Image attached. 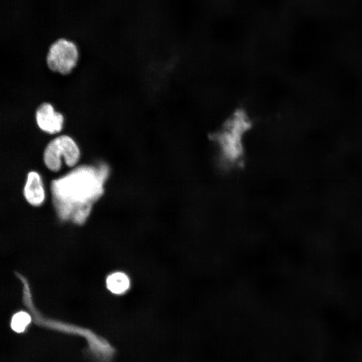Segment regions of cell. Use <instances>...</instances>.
<instances>
[{
    "mask_svg": "<svg viewBox=\"0 0 362 362\" xmlns=\"http://www.w3.org/2000/svg\"><path fill=\"white\" fill-rule=\"evenodd\" d=\"M23 195L26 201L34 207L41 206L45 199V192L41 177L35 171L27 174L23 189Z\"/></svg>",
    "mask_w": 362,
    "mask_h": 362,
    "instance_id": "cell-5",
    "label": "cell"
},
{
    "mask_svg": "<svg viewBox=\"0 0 362 362\" xmlns=\"http://www.w3.org/2000/svg\"><path fill=\"white\" fill-rule=\"evenodd\" d=\"M108 289L115 294L126 293L130 288V281L128 276L124 273L118 272L110 275L107 280Z\"/></svg>",
    "mask_w": 362,
    "mask_h": 362,
    "instance_id": "cell-6",
    "label": "cell"
},
{
    "mask_svg": "<svg viewBox=\"0 0 362 362\" xmlns=\"http://www.w3.org/2000/svg\"><path fill=\"white\" fill-rule=\"evenodd\" d=\"M79 52L72 41L61 38L50 46L46 62L48 68L54 72L67 75L77 65Z\"/></svg>",
    "mask_w": 362,
    "mask_h": 362,
    "instance_id": "cell-3",
    "label": "cell"
},
{
    "mask_svg": "<svg viewBox=\"0 0 362 362\" xmlns=\"http://www.w3.org/2000/svg\"><path fill=\"white\" fill-rule=\"evenodd\" d=\"M80 157L78 146L72 138L67 135H59L51 140L45 148L43 156L46 167L54 172L60 170L62 159L67 166L73 167Z\"/></svg>",
    "mask_w": 362,
    "mask_h": 362,
    "instance_id": "cell-2",
    "label": "cell"
},
{
    "mask_svg": "<svg viewBox=\"0 0 362 362\" xmlns=\"http://www.w3.org/2000/svg\"><path fill=\"white\" fill-rule=\"evenodd\" d=\"M35 119L39 129L50 134L61 132L64 122L63 115L56 111L52 104L48 102L42 103L37 107Z\"/></svg>",
    "mask_w": 362,
    "mask_h": 362,
    "instance_id": "cell-4",
    "label": "cell"
},
{
    "mask_svg": "<svg viewBox=\"0 0 362 362\" xmlns=\"http://www.w3.org/2000/svg\"><path fill=\"white\" fill-rule=\"evenodd\" d=\"M108 170L104 165H82L53 180L51 191L54 206L59 218L83 223L93 204L102 196Z\"/></svg>",
    "mask_w": 362,
    "mask_h": 362,
    "instance_id": "cell-1",
    "label": "cell"
},
{
    "mask_svg": "<svg viewBox=\"0 0 362 362\" xmlns=\"http://www.w3.org/2000/svg\"><path fill=\"white\" fill-rule=\"evenodd\" d=\"M31 321V317L25 312L15 314L12 319L11 326L17 332L23 331Z\"/></svg>",
    "mask_w": 362,
    "mask_h": 362,
    "instance_id": "cell-7",
    "label": "cell"
}]
</instances>
